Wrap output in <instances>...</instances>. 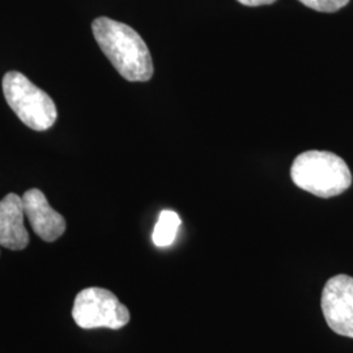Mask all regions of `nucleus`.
<instances>
[{
    "mask_svg": "<svg viewBox=\"0 0 353 353\" xmlns=\"http://www.w3.org/2000/svg\"><path fill=\"white\" fill-rule=\"evenodd\" d=\"M72 318L79 327L119 330L130 322V312L110 290L85 288L75 297Z\"/></svg>",
    "mask_w": 353,
    "mask_h": 353,
    "instance_id": "nucleus-4",
    "label": "nucleus"
},
{
    "mask_svg": "<svg viewBox=\"0 0 353 353\" xmlns=\"http://www.w3.org/2000/svg\"><path fill=\"white\" fill-rule=\"evenodd\" d=\"M241 4L248 6V7H259V6H268L275 3L276 0H237Z\"/></svg>",
    "mask_w": 353,
    "mask_h": 353,
    "instance_id": "nucleus-10",
    "label": "nucleus"
},
{
    "mask_svg": "<svg viewBox=\"0 0 353 353\" xmlns=\"http://www.w3.org/2000/svg\"><path fill=\"white\" fill-rule=\"evenodd\" d=\"M92 30L102 52L128 81H148L153 63L148 46L131 26L109 17L93 21Z\"/></svg>",
    "mask_w": 353,
    "mask_h": 353,
    "instance_id": "nucleus-1",
    "label": "nucleus"
},
{
    "mask_svg": "<svg viewBox=\"0 0 353 353\" xmlns=\"http://www.w3.org/2000/svg\"><path fill=\"white\" fill-rule=\"evenodd\" d=\"M6 101L26 126L34 131L49 130L57 121V106L50 96L26 75L11 71L3 77Z\"/></svg>",
    "mask_w": 353,
    "mask_h": 353,
    "instance_id": "nucleus-3",
    "label": "nucleus"
},
{
    "mask_svg": "<svg viewBox=\"0 0 353 353\" xmlns=\"http://www.w3.org/2000/svg\"><path fill=\"white\" fill-rule=\"evenodd\" d=\"M294 185L319 198H332L350 189L352 174L345 161L327 151H307L297 156L290 168Z\"/></svg>",
    "mask_w": 353,
    "mask_h": 353,
    "instance_id": "nucleus-2",
    "label": "nucleus"
},
{
    "mask_svg": "<svg viewBox=\"0 0 353 353\" xmlns=\"http://www.w3.org/2000/svg\"><path fill=\"white\" fill-rule=\"evenodd\" d=\"M23 196L8 194L0 201V246L10 250H24L29 234L24 227Z\"/></svg>",
    "mask_w": 353,
    "mask_h": 353,
    "instance_id": "nucleus-7",
    "label": "nucleus"
},
{
    "mask_svg": "<svg viewBox=\"0 0 353 353\" xmlns=\"http://www.w3.org/2000/svg\"><path fill=\"white\" fill-rule=\"evenodd\" d=\"M23 203L26 217L41 240L54 242L63 236L65 220L51 207L41 190H28L23 195Z\"/></svg>",
    "mask_w": 353,
    "mask_h": 353,
    "instance_id": "nucleus-6",
    "label": "nucleus"
},
{
    "mask_svg": "<svg viewBox=\"0 0 353 353\" xmlns=\"http://www.w3.org/2000/svg\"><path fill=\"white\" fill-rule=\"evenodd\" d=\"M181 225V219L174 211H163L153 230L152 240L159 248L170 246L176 240V232Z\"/></svg>",
    "mask_w": 353,
    "mask_h": 353,
    "instance_id": "nucleus-8",
    "label": "nucleus"
},
{
    "mask_svg": "<svg viewBox=\"0 0 353 353\" xmlns=\"http://www.w3.org/2000/svg\"><path fill=\"white\" fill-rule=\"evenodd\" d=\"M303 6L316 10L318 12H336L345 7L350 0H300Z\"/></svg>",
    "mask_w": 353,
    "mask_h": 353,
    "instance_id": "nucleus-9",
    "label": "nucleus"
},
{
    "mask_svg": "<svg viewBox=\"0 0 353 353\" xmlns=\"http://www.w3.org/2000/svg\"><path fill=\"white\" fill-rule=\"evenodd\" d=\"M321 305L328 327L353 339V278L336 275L330 279L322 292Z\"/></svg>",
    "mask_w": 353,
    "mask_h": 353,
    "instance_id": "nucleus-5",
    "label": "nucleus"
}]
</instances>
